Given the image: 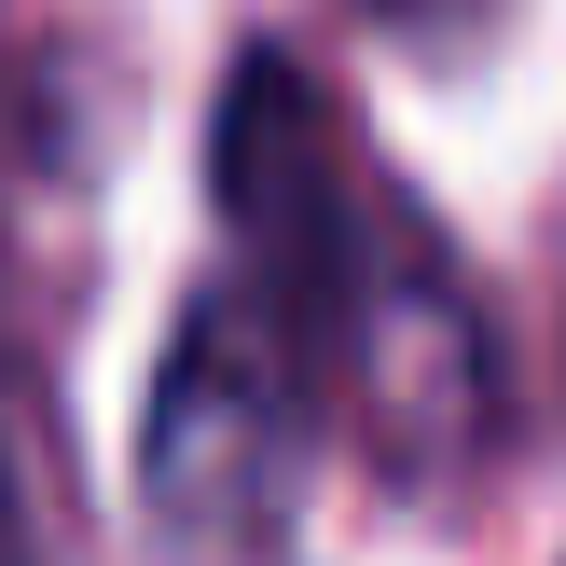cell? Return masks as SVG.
Masks as SVG:
<instances>
[{"mask_svg":"<svg viewBox=\"0 0 566 566\" xmlns=\"http://www.w3.org/2000/svg\"><path fill=\"white\" fill-rule=\"evenodd\" d=\"M332 374V318L276 276H208L166 332L138 415V512L180 553H276L304 512V401Z\"/></svg>","mask_w":566,"mask_h":566,"instance_id":"6da1fadb","label":"cell"},{"mask_svg":"<svg viewBox=\"0 0 566 566\" xmlns=\"http://www.w3.org/2000/svg\"><path fill=\"white\" fill-rule=\"evenodd\" d=\"M332 374L359 401V457L401 497H442L497 442V332H484V304L457 291V263L401 208L359 221L346 304H332Z\"/></svg>","mask_w":566,"mask_h":566,"instance_id":"7a4b0ae2","label":"cell"},{"mask_svg":"<svg viewBox=\"0 0 566 566\" xmlns=\"http://www.w3.org/2000/svg\"><path fill=\"white\" fill-rule=\"evenodd\" d=\"M359 14H374V28H401V42H457L484 0H359Z\"/></svg>","mask_w":566,"mask_h":566,"instance_id":"3957f363","label":"cell"},{"mask_svg":"<svg viewBox=\"0 0 566 566\" xmlns=\"http://www.w3.org/2000/svg\"><path fill=\"white\" fill-rule=\"evenodd\" d=\"M0 539H14V497H0Z\"/></svg>","mask_w":566,"mask_h":566,"instance_id":"277c9868","label":"cell"}]
</instances>
